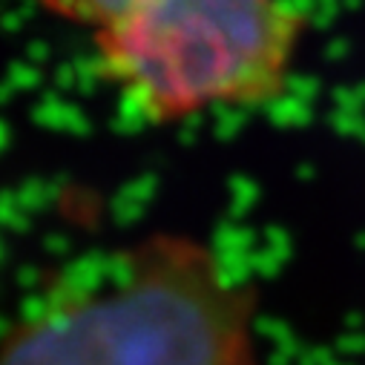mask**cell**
<instances>
[{"mask_svg":"<svg viewBox=\"0 0 365 365\" xmlns=\"http://www.w3.org/2000/svg\"><path fill=\"white\" fill-rule=\"evenodd\" d=\"M256 291L181 233H153L98 285L46 305L0 342V365H264Z\"/></svg>","mask_w":365,"mask_h":365,"instance_id":"cell-1","label":"cell"},{"mask_svg":"<svg viewBox=\"0 0 365 365\" xmlns=\"http://www.w3.org/2000/svg\"><path fill=\"white\" fill-rule=\"evenodd\" d=\"M83 29L107 78L150 121L277 98L302 15L285 0H38Z\"/></svg>","mask_w":365,"mask_h":365,"instance_id":"cell-2","label":"cell"}]
</instances>
